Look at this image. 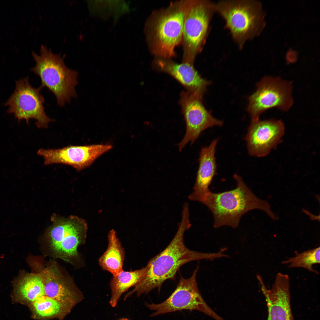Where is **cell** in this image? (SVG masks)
<instances>
[{
    "mask_svg": "<svg viewBox=\"0 0 320 320\" xmlns=\"http://www.w3.org/2000/svg\"><path fill=\"white\" fill-rule=\"evenodd\" d=\"M41 88L33 87L28 77L16 81L14 92L4 104L8 107L7 113L14 114L18 122L24 119L28 124L30 119H34L38 127L47 128L52 120L45 111Z\"/></svg>",
    "mask_w": 320,
    "mask_h": 320,
    "instance_id": "9c48e42d",
    "label": "cell"
},
{
    "mask_svg": "<svg viewBox=\"0 0 320 320\" xmlns=\"http://www.w3.org/2000/svg\"><path fill=\"white\" fill-rule=\"evenodd\" d=\"M216 12L224 20L240 50L258 36L265 25L261 3L254 0H222L216 2Z\"/></svg>",
    "mask_w": 320,
    "mask_h": 320,
    "instance_id": "277c9868",
    "label": "cell"
},
{
    "mask_svg": "<svg viewBox=\"0 0 320 320\" xmlns=\"http://www.w3.org/2000/svg\"><path fill=\"white\" fill-rule=\"evenodd\" d=\"M52 225L43 236V246L46 252L55 258L62 260L76 267L82 261L79 247L84 244L88 226L83 219L75 216L65 218L54 214Z\"/></svg>",
    "mask_w": 320,
    "mask_h": 320,
    "instance_id": "3957f363",
    "label": "cell"
},
{
    "mask_svg": "<svg viewBox=\"0 0 320 320\" xmlns=\"http://www.w3.org/2000/svg\"><path fill=\"white\" fill-rule=\"evenodd\" d=\"M36 62L31 71L39 76L41 81L40 87L47 88L54 95L57 104L63 106L76 97L75 87L78 83V72L68 68L64 56L53 53L51 50L42 45L40 54L33 52Z\"/></svg>",
    "mask_w": 320,
    "mask_h": 320,
    "instance_id": "5b68a950",
    "label": "cell"
},
{
    "mask_svg": "<svg viewBox=\"0 0 320 320\" xmlns=\"http://www.w3.org/2000/svg\"><path fill=\"white\" fill-rule=\"evenodd\" d=\"M20 271L13 281L14 298L25 303L31 304L45 295L42 276L39 271Z\"/></svg>",
    "mask_w": 320,
    "mask_h": 320,
    "instance_id": "ac0fdd59",
    "label": "cell"
},
{
    "mask_svg": "<svg viewBox=\"0 0 320 320\" xmlns=\"http://www.w3.org/2000/svg\"><path fill=\"white\" fill-rule=\"evenodd\" d=\"M191 226L189 207L184 206L181 220L173 239L164 250L149 261L146 266V272L144 277L125 295L126 298L134 293L139 296L155 288L159 291L163 282L174 278L179 268L188 262L202 259L212 261L226 257L222 249L218 252L211 253L199 252L187 248L184 243V234Z\"/></svg>",
    "mask_w": 320,
    "mask_h": 320,
    "instance_id": "6da1fadb",
    "label": "cell"
},
{
    "mask_svg": "<svg viewBox=\"0 0 320 320\" xmlns=\"http://www.w3.org/2000/svg\"><path fill=\"white\" fill-rule=\"evenodd\" d=\"M34 317L45 319L64 315L71 307L45 295L31 304Z\"/></svg>",
    "mask_w": 320,
    "mask_h": 320,
    "instance_id": "44dd1931",
    "label": "cell"
},
{
    "mask_svg": "<svg viewBox=\"0 0 320 320\" xmlns=\"http://www.w3.org/2000/svg\"><path fill=\"white\" fill-rule=\"evenodd\" d=\"M218 139L213 140L200 152L199 165L192 192L188 198L191 201L201 203L211 191L209 187L216 170L215 153Z\"/></svg>",
    "mask_w": 320,
    "mask_h": 320,
    "instance_id": "2e32d148",
    "label": "cell"
},
{
    "mask_svg": "<svg viewBox=\"0 0 320 320\" xmlns=\"http://www.w3.org/2000/svg\"><path fill=\"white\" fill-rule=\"evenodd\" d=\"M37 270L43 279L46 296L71 307L83 298L73 281L56 262H42Z\"/></svg>",
    "mask_w": 320,
    "mask_h": 320,
    "instance_id": "4fadbf2b",
    "label": "cell"
},
{
    "mask_svg": "<svg viewBox=\"0 0 320 320\" xmlns=\"http://www.w3.org/2000/svg\"><path fill=\"white\" fill-rule=\"evenodd\" d=\"M155 65L157 69L177 79L188 92H204L210 83L201 77L194 68L193 64L186 62L178 64L169 59L159 58Z\"/></svg>",
    "mask_w": 320,
    "mask_h": 320,
    "instance_id": "e0dca14e",
    "label": "cell"
},
{
    "mask_svg": "<svg viewBox=\"0 0 320 320\" xmlns=\"http://www.w3.org/2000/svg\"><path fill=\"white\" fill-rule=\"evenodd\" d=\"M320 250L319 247L300 253L296 252L294 257L283 261L282 263L289 264V268H302L318 274V272L313 269L312 266L320 263Z\"/></svg>",
    "mask_w": 320,
    "mask_h": 320,
    "instance_id": "7402d4cb",
    "label": "cell"
},
{
    "mask_svg": "<svg viewBox=\"0 0 320 320\" xmlns=\"http://www.w3.org/2000/svg\"><path fill=\"white\" fill-rule=\"evenodd\" d=\"M108 240V247L99 259L98 263L103 270L114 276L123 270L125 252L114 230L109 231Z\"/></svg>",
    "mask_w": 320,
    "mask_h": 320,
    "instance_id": "d6986e66",
    "label": "cell"
},
{
    "mask_svg": "<svg viewBox=\"0 0 320 320\" xmlns=\"http://www.w3.org/2000/svg\"><path fill=\"white\" fill-rule=\"evenodd\" d=\"M119 320H129V319H126V318H122V319H119Z\"/></svg>",
    "mask_w": 320,
    "mask_h": 320,
    "instance_id": "cb8c5ba5",
    "label": "cell"
},
{
    "mask_svg": "<svg viewBox=\"0 0 320 320\" xmlns=\"http://www.w3.org/2000/svg\"><path fill=\"white\" fill-rule=\"evenodd\" d=\"M204 92L183 91L180 103L186 123V132L178 144L180 151L189 142L192 144L201 132L209 127L221 126L223 122L214 118L205 108L201 101Z\"/></svg>",
    "mask_w": 320,
    "mask_h": 320,
    "instance_id": "8fae6325",
    "label": "cell"
},
{
    "mask_svg": "<svg viewBox=\"0 0 320 320\" xmlns=\"http://www.w3.org/2000/svg\"><path fill=\"white\" fill-rule=\"evenodd\" d=\"M189 0L173 2L156 18L152 25V50L159 58L169 59L182 39Z\"/></svg>",
    "mask_w": 320,
    "mask_h": 320,
    "instance_id": "52a82bcc",
    "label": "cell"
},
{
    "mask_svg": "<svg viewBox=\"0 0 320 320\" xmlns=\"http://www.w3.org/2000/svg\"><path fill=\"white\" fill-rule=\"evenodd\" d=\"M146 267L135 271H125L123 270L113 276L110 282L111 297L109 301L111 306L115 307L123 293L129 288L135 287L141 281L145 276Z\"/></svg>",
    "mask_w": 320,
    "mask_h": 320,
    "instance_id": "ffe728a7",
    "label": "cell"
},
{
    "mask_svg": "<svg viewBox=\"0 0 320 320\" xmlns=\"http://www.w3.org/2000/svg\"><path fill=\"white\" fill-rule=\"evenodd\" d=\"M112 148L109 144L69 145L59 149L41 148L37 154L42 157L44 164H63L81 171L90 166L99 156Z\"/></svg>",
    "mask_w": 320,
    "mask_h": 320,
    "instance_id": "7c38bea8",
    "label": "cell"
},
{
    "mask_svg": "<svg viewBox=\"0 0 320 320\" xmlns=\"http://www.w3.org/2000/svg\"><path fill=\"white\" fill-rule=\"evenodd\" d=\"M216 12V2L209 0L189 1L183 23V62L194 64L206 43L210 23Z\"/></svg>",
    "mask_w": 320,
    "mask_h": 320,
    "instance_id": "8992f818",
    "label": "cell"
},
{
    "mask_svg": "<svg viewBox=\"0 0 320 320\" xmlns=\"http://www.w3.org/2000/svg\"><path fill=\"white\" fill-rule=\"evenodd\" d=\"M284 129L280 120L251 121L245 138L249 154L258 157L268 155L279 143Z\"/></svg>",
    "mask_w": 320,
    "mask_h": 320,
    "instance_id": "5bb4252c",
    "label": "cell"
},
{
    "mask_svg": "<svg viewBox=\"0 0 320 320\" xmlns=\"http://www.w3.org/2000/svg\"><path fill=\"white\" fill-rule=\"evenodd\" d=\"M256 276L265 298L268 320H294L291 306L289 276L278 273L271 289L267 288L260 275Z\"/></svg>",
    "mask_w": 320,
    "mask_h": 320,
    "instance_id": "9a60e30c",
    "label": "cell"
},
{
    "mask_svg": "<svg viewBox=\"0 0 320 320\" xmlns=\"http://www.w3.org/2000/svg\"><path fill=\"white\" fill-rule=\"evenodd\" d=\"M256 91L249 97L247 110L251 121L273 108L287 111L292 106V83L278 78L266 76L257 83Z\"/></svg>",
    "mask_w": 320,
    "mask_h": 320,
    "instance_id": "30bf717a",
    "label": "cell"
},
{
    "mask_svg": "<svg viewBox=\"0 0 320 320\" xmlns=\"http://www.w3.org/2000/svg\"><path fill=\"white\" fill-rule=\"evenodd\" d=\"M302 211L310 217L311 220H316L319 221V215L318 216L314 215L305 209H303Z\"/></svg>",
    "mask_w": 320,
    "mask_h": 320,
    "instance_id": "603a6c76",
    "label": "cell"
},
{
    "mask_svg": "<svg viewBox=\"0 0 320 320\" xmlns=\"http://www.w3.org/2000/svg\"><path fill=\"white\" fill-rule=\"evenodd\" d=\"M233 177L236 183L235 188L220 193L210 192L202 203L212 213L214 228L224 226L236 228L242 216L254 209L264 212L273 220H279V217L272 211L269 203L257 197L241 177L235 174Z\"/></svg>",
    "mask_w": 320,
    "mask_h": 320,
    "instance_id": "7a4b0ae2",
    "label": "cell"
},
{
    "mask_svg": "<svg viewBox=\"0 0 320 320\" xmlns=\"http://www.w3.org/2000/svg\"><path fill=\"white\" fill-rule=\"evenodd\" d=\"M199 269L198 266L188 279L181 277L175 290L165 301L158 304L145 302V306L153 311L150 316L154 317L183 310H195L215 320H224L209 307L200 293L196 281Z\"/></svg>",
    "mask_w": 320,
    "mask_h": 320,
    "instance_id": "ba28073f",
    "label": "cell"
}]
</instances>
